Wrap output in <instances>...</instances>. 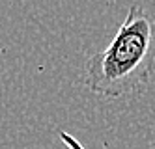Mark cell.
Segmentation results:
<instances>
[{
  "label": "cell",
  "mask_w": 155,
  "mask_h": 149,
  "mask_svg": "<svg viewBox=\"0 0 155 149\" xmlns=\"http://www.w3.org/2000/svg\"><path fill=\"white\" fill-rule=\"evenodd\" d=\"M58 134H60V140H62V142H64L65 145H68V149H86V147H84V145H82V144H81L79 140L75 138L73 134L65 132V131H60Z\"/></svg>",
  "instance_id": "7a4b0ae2"
},
{
  "label": "cell",
  "mask_w": 155,
  "mask_h": 149,
  "mask_svg": "<svg viewBox=\"0 0 155 149\" xmlns=\"http://www.w3.org/2000/svg\"><path fill=\"white\" fill-rule=\"evenodd\" d=\"M155 71V19L140 4L127 9L103 50L88 58L84 86L105 99H120L144 88Z\"/></svg>",
  "instance_id": "6da1fadb"
}]
</instances>
